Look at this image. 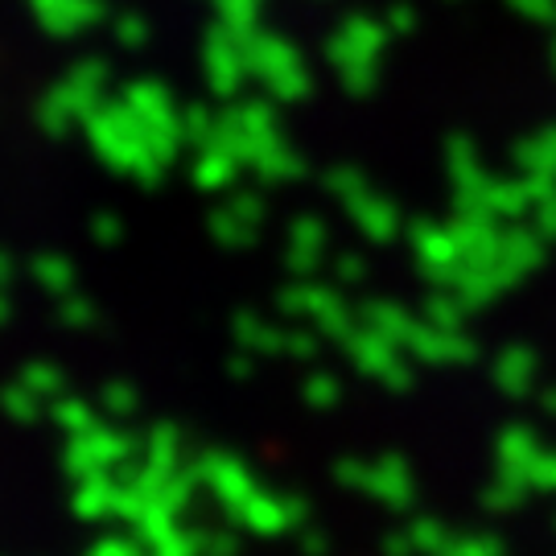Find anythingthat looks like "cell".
Wrapping results in <instances>:
<instances>
[{"mask_svg":"<svg viewBox=\"0 0 556 556\" xmlns=\"http://www.w3.org/2000/svg\"><path fill=\"white\" fill-rule=\"evenodd\" d=\"M83 132H87V144L96 149V157H100L108 169L128 174V178L140 181L144 190L161 186L169 165L157 157V149H153V140L144 132L140 116L124 100H108L103 108H96L91 116L83 119Z\"/></svg>","mask_w":556,"mask_h":556,"instance_id":"1","label":"cell"},{"mask_svg":"<svg viewBox=\"0 0 556 556\" xmlns=\"http://www.w3.org/2000/svg\"><path fill=\"white\" fill-rule=\"evenodd\" d=\"M202 540H206V532H194V528L178 523L169 536L149 548V556H202Z\"/></svg>","mask_w":556,"mask_h":556,"instance_id":"33","label":"cell"},{"mask_svg":"<svg viewBox=\"0 0 556 556\" xmlns=\"http://www.w3.org/2000/svg\"><path fill=\"white\" fill-rule=\"evenodd\" d=\"M116 503H119V482L112 475H91L79 478V491H75V511L91 523L100 519L116 516Z\"/></svg>","mask_w":556,"mask_h":556,"instance_id":"18","label":"cell"},{"mask_svg":"<svg viewBox=\"0 0 556 556\" xmlns=\"http://www.w3.org/2000/svg\"><path fill=\"white\" fill-rule=\"evenodd\" d=\"M190 470L199 478V486H206L211 495L223 503V511L236 519L243 507H248V498L260 491L256 475L248 470V462H239L236 454H223V450H211V454H199L190 462Z\"/></svg>","mask_w":556,"mask_h":556,"instance_id":"7","label":"cell"},{"mask_svg":"<svg viewBox=\"0 0 556 556\" xmlns=\"http://www.w3.org/2000/svg\"><path fill=\"white\" fill-rule=\"evenodd\" d=\"M321 186H326V194H334L342 206H351L363 190H371L367 178H363V169H355V165H334V169H326Z\"/></svg>","mask_w":556,"mask_h":556,"instance_id":"30","label":"cell"},{"mask_svg":"<svg viewBox=\"0 0 556 556\" xmlns=\"http://www.w3.org/2000/svg\"><path fill=\"white\" fill-rule=\"evenodd\" d=\"M450 553H454V556H495V548H491V540L475 536V540H462V544H454Z\"/></svg>","mask_w":556,"mask_h":556,"instance_id":"46","label":"cell"},{"mask_svg":"<svg viewBox=\"0 0 556 556\" xmlns=\"http://www.w3.org/2000/svg\"><path fill=\"white\" fill-rule=\"evenodd\" d=\"M408 239H413L420 273L433 280V285H454L457 273H462V252H457L454 231L438 227V223H417L408 231Z\"/></svg>","mask_w":556,"mask_h":556,"instance_id":"11","label":"cell"},{"mask_svg":"<svg viewBox=\"0 0 556 556\" xmlns=\"http://www.w3.org/2000/svg\"><path fill=\"white\" fill-rule=\"evenodd\" d=\"M100 404L112 413V417L128 420L140 408V392L128 383V379H112V383H103L100 388Z\"/></svg>","mask_w":556,"mask_h":556,"instance_id":"32","label":"cell"},{"mask_svg":"<svg viewBox=\"0 0 556 556\" xmlns=\"http://www.w3.org/2000/svg\"><path fill=\"white\" fill-rule=\"evenodd\" d=\"M202 556H239V536L231 532V528L206 532V540H202Z\"/></svg>","mask_w":556,"mask_h":556,"instance_id":"40","label":"cell"},{"mask_svg":"<svg viewBox=\"0 0 556 556\" xmlns=\"http://www.w3.org/2000/svg\"><path fill=\"white\" fill-rule=\"evenodd\" d=\"M119 100L140 116L144 132H149L153 149H157V157L165 161V165H174L178 149L186 144V137H181V108H178V100H174V91L161 79H137L124 87Z\"/></svg>","mask_w":556,"mask_h":556,"instance_id":"4","label":"cell"},{"mask_svg":"<svg viewBox=\"0 0 556 556\" xmlns=\"http://www.w3.org/2000/svg\"><path fill=\"white\" fill-rule=\"evenodd\" d=\"M305 519H309V503L301 495L260 486L256 495L248 498V507L236 516V523H248L260 536H277V532H289V528H305Z\"/></svg>","mask_w":556,"mask_h":556,"instance_id":"9","label":"cell"},{"mask_svg":"<svg viewBox=\"0 0 556 556\" xmlns=\"http://www.w3.org/2000/svg\"><path fill=\"white\" fill-rule=\"evenodd\" d=\"M119 236H124L119 215H108V211H100V215L91 219V239H96V243H119Z\"/></svg>","mask_w":556,"mask_h":556,"instance_id":"41","label":"cell"},{"mask_svg":"<svg viewBox=\"0 0 556 556\" xmlns=\"http://www.w3.org/2000/svg\"><path fill=\"white\" fill-rule=\"evenodd\" d=\"M383 556H417V544H413V536L404 528H396V532H388V540H383Z\"/></svg>","mask_w":556,"mask_h":556,"instance_id":"43","label":"cell"},{"mask_svg":"<svg viewBox=\"0 0 556 556\" xmlns=\"http://www.w3.org/2000/svg\"><path fill=\"white\" fill-rule=\"evenodd\" d=\"M215 124H219V112H211L206 103H186L181 108V137H186V144H194V149L211 144Z\"/></svg>","mask_w":556,"mask_h":556,"instance_id":"29","label":"cell"},{"mask_svg":"<svg viewBox=\"0 0 556 556\" xmlns=\"http://www.w3.org/2000/svg\"><path fill=\"white\" fill-rule=\"evenodd\" d=\"M243 46H248V71H252V79L264 83L268 100H280V103L309 100L314 79L305 71L301 50L285 34H277V29H256Z\"/></svg>","mask_w":556,"mask_h":556,"instance_id":"3","label":"cell"},{"mask_svg":"<svg viewBox=\"0 0 556 556\" xmlns=\"http://www.w3.org/2000/svg\"><path fill=\"white\" fill-rule=\"evenodd\" d=\"M301 553L305 556H326V536H321L314 523L301 528Z\"/></svg>","mask_w":556,"mask_h":556,"instance_id":"45","label":"cell"},{"mask_svg":"<svg viewBox=\"0 0 556 556\" xmlns=\"http://www.w3.org/2000/svg\"><path fill=\"white\" fill-rule=\"evenodd\" d=\"M351 219L358 223V231L367 239H376V243H388V239H396L400 236V211H396V202L392 199H383V194H376V190H363L351 206Z\"/></svg>","mask_w":556,"mask_h":556,"instance_id":"14","label":"cell"},{"mask_svg":"<svg viewBox=\"0 0 556 556\" xmlns=\"http://www.w3.org/2000/svg\"><path fill=\"white\" fill-rule=\"evenodd\" d=\"M346 355L355 358V367L363 376H376L379 383L392 388V392L413 388V371H408V363L400 355V346L392 338L376 334L371 326H358L355 334L346 338Z\"/></svg>","mask_w":556,"mask_h":556,"instance_id":"8","label":"cell"},{"mask_svg":"<svg viewBox=\"0 0 556 556\" xmlns=\"http://www.w3.org/2000/svg\"><path fill=\"white\" fill-rule=\"evenodd\" d=\"M358 318H363V326H371L376 334L392 338L396 346H408L413 334H417V326H420V321L413 318L404 305H396V301H367Z\"/></svg>","mask_w":556,"mask_h":556,"instance_id":"16","label":"cell"},{"mask_svg":"<svg viewBox=\"0 0 556 556\" xmlns=\"http://www.w3.org/2000/svg\"><path fill=\"white\" fill-rule=\"evenodd\" d=\"M0 408H4L13 420H21V425H38L46 400H41L38 392H29V388L17 379V383H9V388L0 392Z\"/></svg>","mask_w":556,"mask_h":556,"instance_id":"28","label":"cell"},{"mask_svg":"<svg viewBox=\"0 0 556 556\" xmlns=\"http://www.w3.org/2000/svg\"><path fill=\"white\" fill-rule=\"evenodd\" d=\"M408 536L417 544V556H445L454 548V540L445 536V528H441L438 519H417V523H408Z\"/></svg>","mask_w":556,"mask_h":556,"instance_id":"31","label":"cell"},{"mask_svg":"<svg viewBox=\"0 0 556 556\" xmlns=\"http://www.w3.org/2000/svg\"><path fill=\"white\" fill-rule=\"evenodd\" d=\"M215 13H219V25H227L239 38H252L264 17V0H215Z\"/></svg>","mask_w":556,"mask_h":556,"instance_id":"26","label":"cell"},{"mask_svg":"<svg viewBox=\"0 0 556 556\" xmlns=\"http://www.w3.org/2000/svg\"><path fill=\"white\" fill-rule=\"evenodd\" d=\"M25 4L50 38H79L108 21L103 0H25Z\"/></svg>","mask_w":556,"mask_h":556,"instance_id":"10","label":"cell"},{"mask_svg":"<svg viewBox=\"0 0 556 556\" xmlns=\"http://www.w3.org/2000/svg\"><path fill=\"white\" fill-rule=\"evenodd\" d=\"M413 491H417V482H413V470H408V462L396 454L379 457L371 462V482H367V495H376L379 503H388V507H413Z\"/></svg>","mask_w":556,"mask_h":556,"instance_id":"13","label":"cell"},{"mask_svg":"<svg viewBox=\"0 0 556 556\" xmlns=\"http://www.w3.org/2000/svg\"><path fill=\"white\" fill-rule=\"evenodd\" d=\"M236 338L243 351L252 355H273V351H285V330L268 326L260 314H236Z\"/></svg>","mask_w":556,"mask_h":556,"instance_id":"23","label":"cell"},{"mask_svg":"<svg viewBox=\"0 0 556 556\" xmlns=\"http://www.w3.org/2000/svg\"><path fill=\"white\" fill-rule=\"evenodd\" d=\"M59 318H62V326H71V330H91V326L100 321V314H96V301L87 298V293H66V298L59 301Z\"/></svg>","mask_w":556,"mask_h":556,"instance_id":"34","label":"cell"},{"mask_svg":"<svg viewBox=\"0 0 556 556\" xmlns=\"http://www.w3.org/2000/svg\"><path fill=\"white\" fill-rule=\"evenodd\" d=\"M112 34H116V41L124 50H140V46L149 41V21L140 17V13H119V17L112 21Z\"/></svg>","mask_w":556,"mask_h":556,"instance_id":"36","label":"cell"},{"mask_svg":"<svg viewBox=\"0 0 556 556\" xmlns=\"http://www.w3.org/2000/svg\"><path fill=\"white\" fill-rule=\"evenodd\" d=\"M334 273L342 280H363V277H367V264H363V260H358L355 252H346V256L334 260Z\"/></svg>","mask_w":556,"mask_h":556,"instance_id":"44","label":"cell"},{"mask_svg":"<svg viewBox=\"0 0 556 556\" xmlns=\"http://www.w3.org/2000/svg\"><path fill=\"white\" fill-rule=\"evenodd\" d=\"M239 169L243 165L227 149H219V144H206V149H199V157H194V181H199L202 190H231Z\"/></svg>","mask_w":556,"mask_h":556,"instance_id":"20","label":"cell"},{"mask_svg":"<svg viewBox=\"0 0 556 556\" xmlns=\"http://www.w3.org/2000/svg\"><path fill=\"white\" fill-rule=\"evenodd\" d=\"M50 417H54V425H59L62 433H71V438H79V433H91V429L100 425L96 408H91V404H87L83 396H71V392L50 404Z\"/></svg>","mask_w":556,"mask_h":556,"instance_id":"24","label":"cell"},{"mask_svg":"<svg viewBox=\"0 0 556 556\" xmlns=\"http://www.w3.org/2000/svg\"><path fill=\"white\" fill-rule=\"evenodd\" d=\"M301 396H305V404H314V408H334L338 400H342V383L330 371H314V376L301 383Z\"/></svg>","mask_w":556,"mask_h":556,"instance_id":"35","label":"cell"},{"mask_svg":"<svg viewBox=\"0 0 556 556\" xmlns=\"http://www.w3.org/2000/svg\"><path fill=\"white\" fill-rule=\"evenodd\" d=\"M140 457L157 470H181V429L174 425H153L144 438H140Z\"/></svg>","mask_w":556,"mask_h":556,"instance_id":"21","label":"cell"},{"mask_svg":"<svg viewBox=\"0 0 556 556\" xmlns=\"http://www.w3.org/2000/svg\"><path fill=\"white\" fill-rule=\"evenodd\" d=\"M87 556H149V548L137 536H103L91 544Z\"/></svg>","mask_w":556,"mask_h":556,"instance_id":"39","label":"cell"},{"mask_svg":"<svg viewBox=\"0 0 556 556\" xmlns=\"http://www.w3.org/2000/svg\"><path fill=\"white\" fill-rule=\"evenodd\" d=\"M243 41L248 38L231 34L219 21L202 38V75H206V87L219 100H236L243 79H252V71H248V46Z\"/></svg>","mask_w":556,"mask_h":556,"instance_id":"6","label":"cell"},{"mask_svg":"<svg viewBox=\"0 0 556 556\" xmlns=\"http://www.w3.org/2000/svg\"><path fill=\"white\" fill-rule=\"evenodd\" d=\"M29 277L38 280L46 293H54V298H66V293H75V280H79V273H75V264L66 256H54V252H46V256H34V264H29Z\"/></svg>","mask_w":556,"mask_h":556,"instance_id":"22","label":"cell"},{"mask_svg":"<svg viewBox=\"0 0 556 556\" xmlns=\"http://www.w3.org/2000/svg\"><path fill=\"white\" fill-rule=\"evenodd\" d=\"M408 351H413L420 363H457V358L475 355V346H466L454 330H441L433 321H420L413 342H408Z\"/></svg>","mask_w":556,"mask_h":556,"instance_id":"15","label":"cell"},{"mask_svg":"<svg viewBox=\"0 0 556 556\" xmlns=\"http://www.w3.org/2000/svg\"><path fill=\"white\" fill-rule=\"evenodd\" d=\"M383 41H388V25L363 17V13L342 21L334 34H330V41H326V59H330L334 75L342 79V87H346L355 100L376 91Z\"/></svg>","mask_w":556,"mask_h":556,"instance_id":"2","label":"cell"},{"mask_svg":"<svg viewBox=\"0 0 556 556\" xmlns=\"http://www.w3.org/2000/svg\"><path fill=\"white\" fill-rule=\"evenodd\" d=\"M321 346V334L314 326H293V330H285V355L293 358H314Z\"/></svg>","mask_w":556,"mask_h":556,"instance_id":"37","label":"cell"},{"mask_svg":"<svg viewBox=\"0 0 556 556\" xmlns=\"http://www.w3.org/2000/svg\"><path fill=\"white\" fill-rule=\"evenodd\" d=\"M326 256V223L321 219H298L289 231V264L293 273H314Z\"/></svg>","mask_w":556,"mask_h":556,"instance_id":"19","label":"cell"},{"mask_svg":"<svg viewBox=\"0 0 556 556\" xmlns=\"http://www.w3.org/2000/svg\"><path fill=\"white\" fill-rule=\"evenodd\" d=\"M457 318H462V305L450 293H433L425 305V321H433L441 330H457Z\"/></svg>","mask_w":556,"mask_h":556,"instance_id":"38","label":"cell"},{"mask_svg":"<svg viewBox=\"0 0 556 556\" xmlns=\"http://www.w3.org/2000/svg\"><path fill=\"white\" fill-rule=\"evenodd\" d=\"M248 169H256L264 181H293L305 174V157H301L285 137H277V140H268V144H260Z\"/></svg>","mask_w":556,"mask_h":556,"instance_id":"17","label":"cell"},{"mask_svg":"<svg viewBox=\"0 0 556 556\" xmlns=\"http://www.w3.org/2000/svg\"><path fill=\"white\" fill-rule=\"evenodd\" d=\"M206 227H211V236L219 239L223 248H248V243H256V236H260V227H252L248 219H239L227 202H223L219 211H211Z\"/></svg>","mask_w":556,"mask_h":556,"instance_id":"25","label":"cell"},{"mask_svg":"<svg viewBox=\"0 0 556 556\" xmlns=\"http://www.w3.org/2000/svg\"><path fill=\"white\" fill-rule=\"evenodd\" d=\"M383 25H388V34H413L417 29V9L413 4H392Z\"/></svg>","mask_w":556,"mask_h":556,"instance_id":"42","label":"cell"},{"mask_svg":"<svg viewBox=\"0 0 556 556\" xmlns=\"http://www.w3.org/2000/svg\"><path fill=\"white\" fill-rule=\"evenodd\" d=\"M9 314H13V305H9V289H0V326L9 321Z\"/></svg>","mask_w":556,"mask_h":556,"instance_id":"48","label":"cell"},{"mask_svg":"<svg viewBox=\"0 0 556 556\" xmlns=\"http://www.w3.org/2000/svg\"><path fill=\"white\" fill-rule=\"evenodd\" d=\"M108 83H112V71H108V62L103 59H83L75 62L71 71H66V79L54 87V96H59L71 112L79 119H87L96 108L108 103Z\"/></svg>","mask_w":556,"mask_h":556,"instance_id":"12","label":"cell"},{"mask_svg":"<svg viewBox=\"0 0 556 556\" xmlns=\"http://www.w3.org/2000/svg\"><path fill=\"white\" fill-rule=\"evenodd\" d=\"M13 273H17V268H13V256H9V252H0V289H9V285H13Z\"/></svg>","mask_w":556,"mask_h":556,"instance_id":"47","label":"cell"},{"mask_svg":"<svg viewBox=\"0 0 556 556\" xmlns=\"http://www.w3.org/2000/svg\"><path fill=\"white\" fill-rule=\"evenodd\" d=\"M21 383L29 388V392H38L46 404H54V400L66 396V376H62L59 367L50 363V358H38V363H29L25 371H21Z\"/></svg>","mask_w":556,"mask_h":556,"instance_id":"27","label":"cell"},{"mask_svg":"<svg viewBox=\"0 0 556 556\" xmlns=\"http://www.w3.org/2000/svg\"><path fill=\"white\" fill-rule=\"evenodd\" d=\"M140 457V438L137 433H124L116 425H96L91 433H79L66 445V470L75 478L91 475H116L128 462Z\"/></svg>","mask_w":556,"mask_h":556,"instance_id":"5","label":"cell"}]
</instances>
